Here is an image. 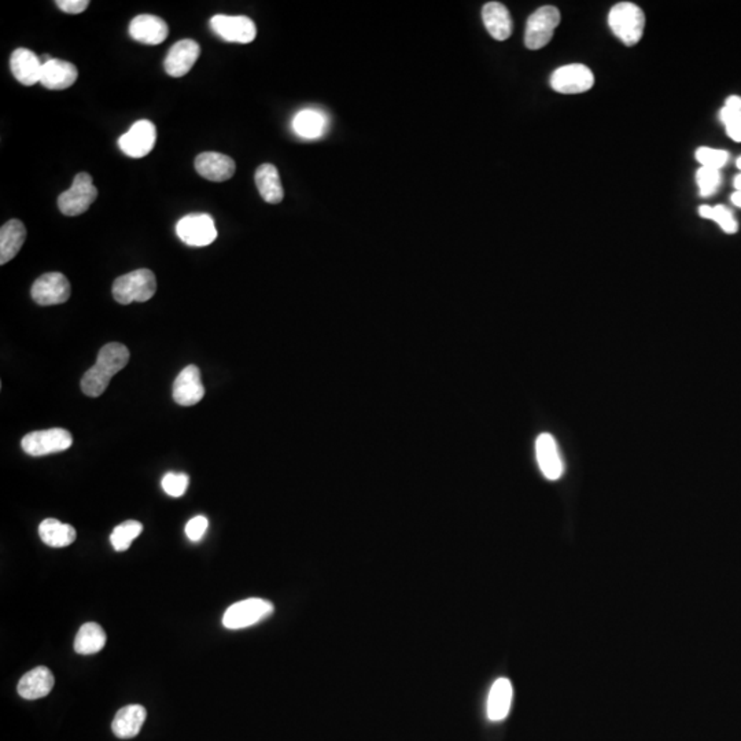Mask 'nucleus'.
I'll return each instance as SVG.
<instances>
[{
  "label": "nucleus",
  "instance_id": "18",
  "mask_svg": "<svg viewBox=\"0 0 741 741\" xmlns=\"http://www.w3.org/2000/svg\"><path fill=\"white\" fill-rule=\"evenodd\" d=\"M77 77H79V72L75 65L64 59L52 58L51 61L43 65L40 84L49 90L61 91V90L72 87L76 83Z\"/></svg>",
  "mask_w": 741,
  "mask_h": 741
},
{
  "label": "nucleus",
  "instance_id": "31",
  "mask_svg": "<svg viewBox=\"0 0 741 741\" xmlns=\"http://www.w3.org/2000/svg\"><path fill=\"white\" fill-rule=\"evenodd\" d=\"M721 180H722V177H721L720 170L702 167L696 172V183L699 185L702 197H710V195L715 194L721 185Z\"/></svg>",
  "mask_w": 741,
  "mask_h": 741
},
{
  "label": "nucleus",
  "instance_id": "39",
  "mask_svg": "<svg viewBox=\"0 0 741 741\" xmlns=\"http://www.w3.org/2000/svg\"><path fill=\"white\" fill-rule=\"evenodd\" d=\"M733 185H735L736 191H741V173L736 176L735 180H733Z\"/></svg>",
  "mask_w": 741,
  "mask_h": 741
},
{
  "label": "nucleus",
  "instance_id": "35",
  "mask_svg": "<svg viewBox=\"0 0 741 741\" xmlns=\"http://www.w3.org/2000/svg\"><path fill=\"white\" fill-rule=\"evenodd\" d=\"M208 519L202 515L200 516H195L188 522L187 526H185V534H187L188 539L191 541H200L202 539L203 534L206 532V529H208Z\"/></svg>",
  "mask_w": 741,
  "mask_h": 741
},
{
  "label": "nucleus",
  "instance_id": "33",
  "mask_svg": "<svg viewBox=\"0 0 741 741\" xmlns=\"http://www.w3.org/2000/svg\"><path fill=\"white\" fill-rule=\"evenodd\" d=\"M726 233H736L738 231L737 221L733 217L726 206L717 205L713 208V218Z\"/></svg>",
  "mask_w": 741,
  "mask_h": 741
},
{
  "label": "nucleus",
  "instance_id": "7",
  "mask_svg": "<svg viewBox=\"0 0 741 741\" xmlns=\"http://www.w3.org/2000/svg\"><path fill=\"white\" fill-rule=\"evenodd\" d=\"M72 444V434L65 429L34 431V433L27 434L21 441V446L25 453L34 457L47 456V454L67 451Z\"/></svg>",
  "mask_w": 741,
  "mask_h": 741
},
{
  "label": "nucleus",
  "instance_id": "24",
  "mask_svg": "<svg viewBox=\"0 0 741 741\" xmlns=\"http://www.w3.org/2000/svg\"><path fill=\"white\" fill-rule=\"evenodd\" d=\"M147 711L143 706L130 705L122 707L113 720L112 729L117 737L132 738L139 735Z\"/></svg>",
  "mask_w": 741,
  "mask_h": 741
},
{
  "label": "nucleus",
  "instance_id": "2",
  "mask_svg": "<svg viewBox=\"0 0 741 741\" xmlns=\"http://www.w3.org/2000/svg\"><path fill=\"white\" fill-rule=\"evenodd\" d=\"M157 291V279L150 270H137L120 276L113 283V296L118 303H146Z\"/></svg>",
  "mask_w": 741,
  "mask_h": 741
},
{
  "label": "nucleus",
  "instance_id": "36",
  "mask_svg": "<svg viewBox=\"0 0 741 741\" xmlns=\"http://www.w3.org/2000/svg\"><path fill=\"white\" fill-rule=\"evenodd\" d=\"M55 4L67 14H82L90 6V2L88 0H58Z\"/></svg>",
  "mask_w": 741,
  "mask_h": 741
},
{
  "label": "nucleus",
  "instance_id": "3",
  "mask_svg": "<svg viewBox=\"0 0 741 741\" xmlns=\"http://www.w3.org/2000/svg\"><path fill=\"white\" fill-rule=\"evenodd\" d=\"M609 25L620 42L629 47L635 46L644 32V12L637 4L620 2L610 10Z\"/></svg>",
  "mask_w": 741,
  "mask_h": 741
},
{
  "label": "nucleus",
  "instance_id": "29",
  "mask_svg": "<svg viewBox=\"0 0 741 741\" xmlns=\"http://www.w3.org/2000/svg\"><path fill=\"white\" fill-rule=\"evenodd\" d=\"M142 532L143 524L140 522L127 521L113 530L110 541H112L113 548H114L115 551L124 552L130 549L133 540H137L142 534Z\"/></svg>",
  "mask_w": 741,
  "mask_h": 741
},
{
  "label": "nucleus",
  "instance_id": "10",
  "mask_svg": "<svg viewBox=\"0 0 741 741\" xmlns=\"http://www.w3.org/2000/svg\"><path fill=\"white\" fill-rule=\"evenodd\" d=\"M595 85V76L589 67L581 64L566 65L555 70L551 87L559 94H582Z\"/></svg>",
  "mask_w": 741,
  "mask_h": 741
},
{
  "label": "nucleus",
  "instance_id": "4",
  "mask_svg": "<svg viewBox=\"0 0 741 741\" xmlns=\"http://www.w3.org/2000/svg\"><path fill=\"white\" fill-rule=\"evenodd\" d=\"M98 198V190L91 175L77 173L72 187L58 197V208L65 216H79L87 212Z\"/></svg>",
  "mask_w": 741,
  "mask_h": 741
},
{
  "label": "nucleus",
  "instance_id": "5",
  "mask_svg": "<svg viewBox=\"0 0 741 741\" xmlns=\"http://www.w3.org/2000/svg\"><path fill=\"white\" fill-rule=\"evenodd\" d=\"M560 24V12L555 6H542L527 20L524 44L529 50H540L547 46L554 37L555 29Z\"/></svg>",
  "mask_w": 741,
  "mask_h": 741
},
{
  "label": "nucleus",
  "instance_id": "34",
  "mask_svg": "<svg viewBox=\"0 0 741 741\" xmlns=\"http://www.w3.org/2000/svg\"><path fill=\"white\" fill-rule=\"evenodd\" d=\"M738 118H741V97L732 95L726 99L725 106L721 109L720 120L726 127V125L735 122Z\"/></svg>",
  "mask_w": 741,
  "mask_h": 741
},
{
  "label": "nucleus",
  "instance_id": "8",
  "mask_svg": "<svg viewBox=\"0 0 741 741\" xmlns=\"http://www.w3.org/2000/svg\"><path fill=\"white\" fill-rule=\"evenodd\" d=\"M176 233L182 242L193 248H203L217 238L215 220L209 215H187L176 225Z\"/></svg>",
  "mask_w": 741,
  "mask_h": 741
},
{
  "label": "nucleus",
  "instance_id": "30",
  "mask_svg": "<svg viewBox=\"0 0 741 741\" xmlns=\"http://www.w3.org/2000/svg\"><path fill=\"white\" fill-rule=\"evenodd\" d=\"M696 160L703 168L720 170L729 161V153L720 148L699 147L696 150Z\"/></svg>",
  "mask_w": 741,
  "mask_h": 741
},
{
  "label": "nucleus",
  "instance_id": "6",
  "mask_svg": "<svg viewBox=\"0 0 741 741\" xmlns=\"http://www.w3.org/2000/svg\"><path fill=\"white\" fill-rule=\"evenodd\" d=\"M272 603L253 597V599L242 600L231 605L223 617V625L231 630L245 629V627L258 624L272 615Z\"/></svg>",
  "mask_w": 741,
  "mask_h": 741
},
{
  "label": "nucleus",
  "instance_id": "38",
  "mask_svg": "<svg viewBox=\"0 0 741 741\" xmlns=\"http://www.w3.org/2000/svg\"><path fill=\"white\" fill-rule=\"evenodd\" d=\"M730 200H732V202L735 203L736 206L741 208V191H736V193H733Z\"/></svg>",
  "mask_w": 741,
  "mask_h": 741
},
{
  "label": "nucleus",
  "instance_id": "15",
  "mask_svg": "<svg viewBox=\"0 0 741 741\" xmlns=\"http://www.w3.org/2000/svg\"><path fill=\"white\" fill-rule=\"evenodd\" d=\"M130 35L133 40L148 44V46H157L161 43H164L169 35V28L164 20L152 14H142V16L135 17L130 24Z\"/></svg>",
  "mask_w": 741,
  "mask_h": 741
},
{
  "label": "nucleus",
  "instance_id": "21",
  "mask_svg": "<svg viewBox=\"0 0 741 741\" xmlns=\"http://www.w3.org/2000/svg\"><path fill=\"white\" fill-rule=\"evenodd\" d=\"M482 20H484L486 31L493 39L504 42L512 35L514 24H512L511 14L508 9L499 2H489L482 9Z\"/></svg>",
  "mask_w": 741,
  "mask_h": 741
},
{
  "label": "nucleus",
  "instance_id": "26",
  "mask_svg": "<svg viewBox=\"0 0 741 741\" xmlns=\"http://www.w3.org/2000/svg\"><path fill=\"white\" fill-rule=\"evenodd\" d=\"M327 128V118L315 109L301 110L293 120V130L298 137L305 139H318L323 137Z\"/></svg>",
  "mask_w": 741,
  "mask_h": 741
},
{
  "label": "nucleus",
  "instance_id": "37",
  "mask_svg": "<svg viewBox=\"0 0 741 741\" xmlns=\"http://www.w3.org/2000/svg\"><path fill=\"white\" fill-rule=\"evenodd\" d=\"M726 133L730 139L741 143V118L736 120L732 124L726 125Z\"/></svg>",
  "mask_w": 741,
  "mask_h": 741
},
{
  "label": "nucleus",
  "instance_id": "12",
  "mask_svg": "<svg viewBox=\"0 0 741 741\" xmlns=\"http://www.w3.org/2000/svg\"><path fill=\"white\" fill-rule=\"evenodd\" d=\"M155 140H157L155 125L148 120H140L118 139V146L128 157L143 158L152 153Z\"/></svg>",
  "mask_w": 741,
  "mask_h": 741
},
{
  "label": "nucleus",
  "instance_id": "20",
  "mask_svg": "<svg viewBox=\"0 0 741 741\" xmlns=\"http://www.w3.org/2000/svg\"><path fill=\"white\" fill-rule=\"evenodd\" d=\"M55 680L50 669L44 666L35 667L31 672L27 673L24 677L20 680L19 695L22 699L36 700L42 699L44 696L49 695L54 688Z\"/></svg>",
  "mask_w": 741,
  "mask_h": 741
},
{
  "label": "nucleus",
  "instance_id": "1",
  "mask_svg": "<svg viewBox=\"0 0 741 741\" xmlns=\"http://www.w3.org/2000/svg\"><path fill=\"white\" fill-rule=\"evenodd\" d=\"M130 361V351L122 343H107L100 349L97 364L88 369L82 379V390L85 396H102L109 388L110 381Z\"/></svg>",
  "mask_w": 741,
  "mask_h": 741
},
{
  "label": "nucleus",
  "instance_id": "27",
  "mask_svg": "<svg viewBox=\"0 0 741 741\" xmlns=\"http://www.w3.org/2000/svg\"><path fill=\"white\" fill-rule=\"evenodd\" d=\"M39 536L44 544L52 548H65L76 541V530L57 519H44L39 526Z\"/></svg>",
  "mask_w": 741,
  "mask_h": 741
},
{
  "label": "nucleus",
  "instance_id": "14",
  "mask_svg": "<svg viewBox=\"0 0 741 741\" xmlns=\"http://www.w3.org/2000/svg\"><path fill=\"white\" fill-rule=\"evenodd\" d=\"M200 54L201 47L197 42L191 39L180 40L173 44L165 58V72L172 77L185 76L194 67Z\"/></svg>",
  "mask_w": 741,
  "mask_h": 741
},
{
  "label": "nucleus",
  "instance_id": "23",
  "mask_svg": "<svg viewBox=\"0 0 741 741\" xmlns=\"http://www.w3.org/2000/svg\"><path fill=\"white\" fill-rule=\"evenodd\" d=\"M27 240V228L20 220L7 221L0 230V264L10 263L19 255Z\"/></svg>",
  "mask_w": 741,
  "mask_h": 741
},
{
  "label": "nucleus",
  "instance_id": "11",
  "mask_svg": "<svg viewBox=\"0 0 741 741\" xmlns=\"http://www.w3.org/2000/svg\"><path fill=\"white\" fill-rule=\"evenodd\" d=\"M210 27L218 37L230 43L248 44L253 42L257 35L255 22L245 16L217 14L210 20Z\"/></svg>",
  "mask_w": 741,
  "mask_h": 741
},
{
  "label": "nucleus",
  "instance_id": "9",
  "mask_svg": "<svg viewBox=\"0 0 741 741\" xmlns=\"http://www.w3.org/2000/svg\"><path fill=\"white\" fill-rule=\"evenodd\" d=\"M72 294L69 280L59 272L44 273L31 288L32 300L42 306L59 305L67 303Z\"/></svg>",
  "mask_w": 741,
  "mask_h": 741
},
{
  "label": "nucleus",
  "instance_id": "13",
  "mask_svg": "<svg viewBox=\"0 0 741 741\" xmlns=\"http://www.w3.org/2000/svg\"><path fill=\"white\" fill-rule=\"evenodd\" d=\"M173 399L182 406H197L205 397L201 371L197 366H188L182 369L173 383Z\"/></svg>",
  "mask_w": 741,
  "mask_h": 741
},
{
  "label": "nucleus",
  "instance_id": "32",
  "mask_svg": "<svg viewBox=\"0 0 741 741\" xmlns=\"http://www.w3.org/2000/svg\"><path fill=\"white\" fill-rule=\"evenodd\" d=\"M188 484H190V479L185 474H176V472H168L161 482L165 493L169 494L170 497H182L187 491Z\"/></svg>",
  "mask_w": 741,
  "mask_h": 741
},
{
  "label": "nucleus",
  "instance_id": "25",
  "mask_svg": "<svg viewBox=\"0 0 741 741\" xmlns=\"http://www.w3.org/2000/svg\"><path fill=\"white\" fill-rule=\"evenodd\" d=\"M255 180L258 193L265 202L276 205L285 198V190L281 185L280 176L275 165L263 164L258 167L256 170Z\"/></svg>",
  "mask_w": 741,
  "mask_h": 741
},
{
  "label": "nucleus",
  "instance_id": "16",
  "mask_svg": "<svg viewBox=\"0 0 741 741\" xmlns=\"http://www.w3.org/2000/svg\"><path fill=\"white\" fill-rule=\"evenodd\" d=\"M195 169L205 179L221 183L233 177L236 165L233 158L228 155L208 152L195 158Z\"/></svg>",
  "mask_w": 741,
  "mask_h": 741
},
{
  "label": "nucleus",
  "instance_id": "17",
  "mask_svg": "<svg viewBox=\"0 0 741 741\" xmlns=\"http://www.w3.org/2000/svg\"><path fill=\"white\" fill-rule=\"evenodd\" d=\"M536 456L542 476L549 481H557L563 476L562 457L556 441L551 434L544 433L537 438Z\"/></svg>",
  "mask_w": 741,
  "mask_h": 741
},
{
  "label": "nucleus",
  "instance_id": "28",
  "mask_svg": "<svg viewBox=\"0 0 741 741\" xmlns=\"http://www.w3.org/2000/svg\"><path fill=\"white\" fill-rule=\"evenodd\" d=\"M106 633L100 625L88 622L77 632L75 640V650L80 655L97 654L106 645Z\"/></svg>",
  "mask_w": 741,
  "mask_h": 741
},
{
  "label": "nucleus",
  "instance_id": "40",
  "mask_svg": "<svg viewBox=\"0 0 741 741\" xmlns=\"http://www.w3.org/2000/svg\"><path fill=\"white\" fill-rule=\"evenodd\" d=\"M736 164H737V168H738V169H740V170H741V157H740V158H738L737 162H736Z\"/></svg>",
  "mask_w": 741,
  "mask_h": 741
},
{
  "label": "nucleus",
  "instance_id": "22",
  "mask_svg": "<svg viewBox=\"0 0 741 741\" xmlns=\"http://www.w3.org/2000/svg\"><path fill=\"white\" fill-rule=\"evenodd\" d=\"M514 690L508 678H499L492 685L489 698H487V717L489 720L499 722L506 720L511 710Z\"/></svg>",
  "mask_w": 741,
  "mask_h": 741
},
{
  "label": "nucleus",
  "instance_id": "19",
  "mask_svg": "<svg viewBox=\"0 0 741 741\" xmlns=\"http://www.w3.org/2000/svg\"><path fill=\"white\" fill-rule=\"evenodd\" d=\"M12 76L22 85H35L40 83L43 65L40 57L28 49H17L10 58Z\"/></svg>",
  "mask_w": 741,
  "mask_h": 741
}]
</instances>
